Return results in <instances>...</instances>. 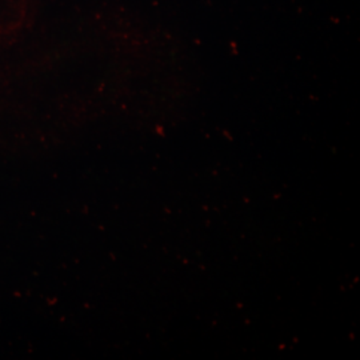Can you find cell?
<instances>
[{"instance_id":"6da1fadb","label":"cell","mask_w":360,"mask_h":360,"mask_svg":"<svg viewBox=\"0 0 360 360\" xmlns=\"http://www.w3.org/2000/svg\"><path fill=\"white\" fill-rule=\"evenodd\" d=\"M3 10L25 11L23 0H0V31H13L20 26V23L23 22L22 18L6 13Z\"/></svg>"}]
</instances>
